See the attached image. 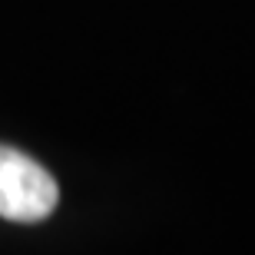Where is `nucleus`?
Wrapping results in <instances>:
<instances>
[{
    "label": "nucleus",
    "mask_w": 255,
    "mask_h": 255,
    "mask_svg": "<svg viewBox=\"0 0 255 255\" xmlns=\"http://www.w3.org/2000/svg\"><path fill=\"white\" fill-rule=\"evenodd\" d=\"M60 202V186L33 156L0 142V219L43 222Z\"/></svg>",
    "instance_id": "1"
}]
</instances>
